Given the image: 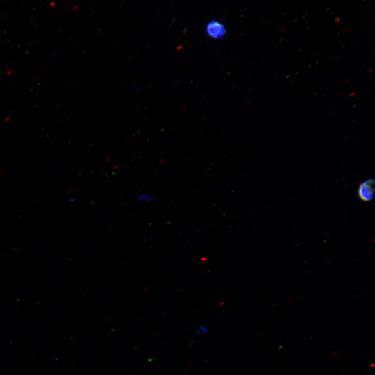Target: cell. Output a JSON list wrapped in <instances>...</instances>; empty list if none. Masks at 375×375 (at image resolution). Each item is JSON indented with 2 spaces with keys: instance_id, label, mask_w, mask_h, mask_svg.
<instances>
[{
  "instance_id": "obj_1",
  "label": "cell",
  "mask_w": 375,
  "mask_h": 375,
  "mask_svg": "<svg viewBox=\"0 0 375 375\" xmlns=\"http://www.w3.org/2000/svg\"><path fill=\"white\" fill-rule=\"evenodd\" d=\"M375 190L374 179H367L359 184L358 196L362 201L369 202L372 200Z\"/></svg>"
},
{
  "instance_id": "obj_2",
  "label": "cell",
  "mask_w": 375,
  "mask_h": 375,
  "mask_svg": "<svg viewBox=\"0 0 375 375\" xmlns=\"http://www.w3.org/2000/svg\"><path fill=\"white\" fill-rule=\"evenodd\" d=\"M205 30L206 34L213 39L222 38L226 32L224 25L216 19L210 20L207 23Z\"/></svg>"
},
{
  "instance_id": "obj_3",
  "label": "cell",
  "mask_w": 375,
  "mask_h": 375,
  "mask_svg": "<svg viewBox=\"0 0 375 375\" xmlns=\"http://www.w3.org/2000/svg\"><path fill=\"white\" fill-rule=\"evenodd\" d=\"M137 200L140 202L150 203L154 200V197L148 193H140L137 196Z\"/></svg>"
}]
</instances>
